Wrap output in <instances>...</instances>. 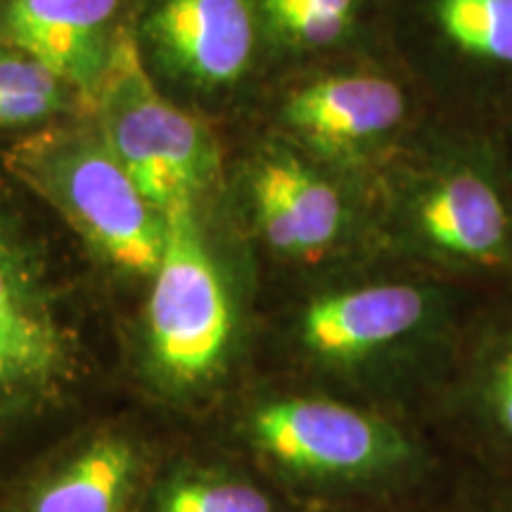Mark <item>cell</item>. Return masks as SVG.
Instances as JSON below:
<instances>
[{"instance_id":"obj_9","label":"cell","mask_w":512,"mask_h":512,"mask_svg":"<svg viewBox=\"0 0 512 512\" xmlns=\"http://www.w3.org/2000/svg\"><path fill=\"white\" fill-rule=\"evenodd\" d=\"M256 219L266 240L285 254L313 256L335 240L342 202L330 183L292 157H273L252 183Z\"/></svg>"},{"instance_id":"obj_6","label":"cell","mask_w":512,"mask_h":512,"mask_svg":"<svg viewBox=\"0 0 512 512\" xmlns=\"http://www.w3.org/2000/svg\"><path fill=\"white\" fill-rule=\"evenodd\" d=\"M121 0H5L0 38L48 64L91 107L117 34Z\"/></svg>"},{"instance_id":"obj_12","label":"cell","mask_w":512,"mask_h":512,"mask_svg":"<svg viewBox=\"0 0 512 512\" xmlns=\"http://www.w3.org/2000/svg\"><path fill=\"white\" fill-rule=\"evenodd\" d=\"M420 221L439 247L470 259H494L508 230L501 197L472 174L446 178L422 202Z\"/></svg>"},{"instance_id":"obj_10","label":"cell","mask_w":512,"mask_h":512,"mask_svg":"<svg viewBox=\"0 0 512 512\" xmlns=\"http://www.w3.org/2000/svg\"><path fill=\"white\" fill-rule=\"evenodd\" d=\"M425 297L406 285H380L313 302L304 313L306 347L325 358H354L406 335Z\"/></svg>"},{"instance_id":"obj_16","label":"cell","mask_w":512,"mask_h":512,"mask_svg":"<svg viewBox=\"0 0 512 512\" xmlns=\"http://www.w3.org/2000/svg\"><path fill=\"white\" fill-rule=\"evenodd\" d=\"M354 0H266L273 24L304 46H328L347 29Z\"/></svg>"},{"instance_id":"obj_5","label":"cell","mask_w":512,"mask_h":512,"mask_svg":"<svg viewBox=\"0 0 512 512\" xmlns=\"http://www.w3.org/2000/svg\"><path fill=\"white\" fill-rule=\"evenodd\" d=\"M256 446L275 463L313 475H344L380 463L384 434L368 415L335 401H275L252 418Z\"/></svg>"},{"instance_id":"obj_3","label":"cell","mask_w":512,"mask_h":512,"mask_svg":"<svg viewBox=\"0 0 512 512\" xmlns=\"http://www.w3.org/2000/svg\"><path fill=\"white\" fill-rule=\"evenodd\" d=\"M91 110L100 136L155 209L195 207L216 171L214 143L200 121L157 91L128 31L117 34Z\"/></svg>"},{"instance_id":"obj_8","label":"cell","mask_w":512,"mask_h":512,"mask_svg":"<svg viewBox=\"0 0 512 512\" xmlns=\"http://www.w3.org/2000/svg\"><path fill=\"white\" fill-rule=\"evenodd\" d=\"M145 470L131 434L98 430L64 446L24 489L19 512H131Z\"/></svg>"},{"instance_id":"obj_7","label":"cell","mask_w":512,"mask_h":512,"mask_svg":"<svg viewBox=\"0 0 512 512\" xmlns=\"http://www.w3.org/2000/svg\"><path fill=\"white\" fill-rule=\"evenodd\" d=\"M145 29L166 67L202 86L235 81L252 60V0H155Z\"/></svg>"},{"instance_id":"obj_17","label":"cell","mask_w":512,"mask_h":512,"mask_svg":"<svg viewBox=\"0 0 512 512\" xmlns=\"http://www.w3.org/2000/svg\"><path fill=\"white\" fill-rule=\"evenodd\" d=\"M498 408L505 427L512 432V347L503 356L501 368H498Z\"/></svg>"},{"instance_id":"obj_2","label":"cell","mask_w":512,"mask_h":512,"mask_svg":"<svg viewBox=\"0 0 512 512\" xmlns=\"http://www.w3.org/2000/svg\"><path fill=\"white\" fill-rule=\"evenodd\" d=\"M8 166L102 259L126 273H155L164 252V214L140 192L98 126L34 133L12 147Z\"/></svg>"},{"instance_id":"obj_14","label":"cell","mask_w":512,"mask_h":512,"mask_svg":"<svg viewBox=\"0 0 512 512\" xmlns=\"http://www.w3.org/2000/svg\"><path fill=\"white\" fill-rule=\"evenodd\" d=\"M437 10L456 46L512 64V0H439Z\"/></svg>"},{"instance_id":"obj_11","label":"cell","mask_w":512,"mask_h":512,"mask_svg":"<svg viewBox=\"0 0 512 512\" xmlns=\"http://www.w3.org/2000/svg\"><path fill=\"white\" fill-rule=\"evenodd\" d=\"M406 102L399 86L377 76H342L302 88L287 102V119L325 147L354 145L399 124Z\"/></svg>"},{"instance_id":"obj_13","label":"cell","mask_w":512,"mask_h":512,"mask_svg":"<svg viewBox=\"0 0 512 512\" xmlns=\"http://www.w3.org/2000/svg\"><path fill=\"white\" fill-rule=\"evenodd\" d=\"M72 91L48 64L0 38V126H27L53 117Z\"/></svg>"},{"instance_id":"obj_4","label":"cell","mask_w":512,"mask_h":512,"mask_svg":"<svg viewBox=\"0 0 512 512\" xmlns=\"http://www.w3.org/2000/svg\"><path fill=\"white\" fill-rule=\"evenodd\" d=\"M166 238L147 302L150 366L171 387L209 380L230 339V304L204 249L195 207L164 214Z\"/></svg>"},{"instance_id":"obj_18","label":"cell","mask_w":512,"mask_h":512,"mask_svg":"<svg viewBox=\"0 0 512 512\" xmlns=\"http://www.w3.org/2000/svg\"><path fill=\"white\" fill-rule=\"evenodd\" d=\"M0 512H19L17 508H8V505H0Z\"/></svg>"},{"instance_id":"obj_1","label":"cell","mask_w":512,"mask_h":512,"mask_svg":"<svg viewBox=\"0 0 512 512\" xmlns=\"http://www.w3.org/2000/svg\"><path fill=\"white\" fill-rule=\"evenodd\" d=\"M110 373L43 247L0 211V482L74 437Z\"/></svg>"},{"instance_id":"obj_15","label":"cell","mask_w":512,"mask_h":512,"mask_svg":"<svg viewBox=\"0 0 512 512\" xmlns=\"http://www.w3.org/2000/svg\"><path fill=\"white\" fill-rule=\"evenodd\" d=\"M145 512H273L264 491L221 477H176L150 498Z\"/></svg>"}]
</instances>
